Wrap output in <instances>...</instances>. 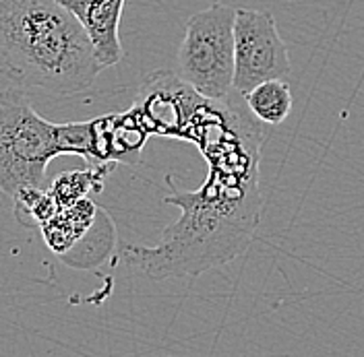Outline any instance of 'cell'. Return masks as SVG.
I'll use <instances>...</instances> for the list:
<instances>
[{
  "label": "cell",
  "mask_w": 364,
  "mask_h": 357,
  "mask_svg": "<svg viewBox=\"0 0 364 357\" xmlns=\"http://www.w3.org/2000/svg\"><path fill=\"white\" fill-rule=\"evenodd\" d=\"M249 112L267 126L282 124L292 112V91L286 79H269L242 95Z\"/></svg>",
  "instance_id": "30bf717a"
},
{
  "label": "cell",
  "mask_w": 364,
  "mask_h": 357,
  "mask_svg": "<svg viewBox=\"0 0 364 357\" xmlns=\"http://www.w3.org/2000/svg\"><path fill=\"white\" fill-rule=\"evenodd\" d=\"M234 17L236 9L213 2L184 27L176 75L207 99L234 93Z\"/></svg>",
  "instance_id": "277c9868"
},
{
  "label": "cell",
  "mask_w": 364,
  "mask_h": 357,
  "mask_svg": "<svg viewBox=\"0 0 364 357\" xmlns=\"http://www.w3.org/2000/svg\"><path fill=\"white\" fill-rule=\"evenodd\" d=\"M13 201H15V217L25 227H40L58 211V204L52 199L50 190L46 192L44 188H36V186L19 190L13 197Z\"/></svg>",
  "instance_id": "7c38bea8"
},
{
  "label": "cell",
  "mask_w": 364,
  "mask_h": 357,
  "mask_svg": "<svg viewBox=\"0 0 364 357\" xmlns=\"http://www.w3.org/2000/svg\"><path fill=\"white\" fill-rule=\"evenodd\" d=\"M70 11L90 38L100 68L118 65L124 56L120 44V19L127 0H56Z\"/></svg>",
  "instance_id": "52a82bcc"
},
{
  "label": "cell",
  "mask_w": 364,
  "mask_h": 357,
  "mask_svg": "<svg viewBox=\"0 0 364 357\" xmlns=\"http://www.w3.org/2000/svg\"><path fill=\"white\" fill-rule=\"evenodd\" d=\"M58 155L60 124L44 120L19 87L0 91V192L13 199L23 188H44L46 167Z\"/></svg>",
  "instance_id": "3957f363"
},
{
  "label": "cell",
  "mask_w": 364,
  "mask_h": 357,
  "mask_svg": "<svg viewBox=\"0 0 364 357\" xmlns=\"http://www.w3.org/2000/svg\"><path fill=\"white\" fill-rule=\"evenodd\" d=\"M102 72L77 17L56 0H0V79L75 95Z\"/></svg>",
  "instance_id": "7a4b0ae2"
},
{
  "label": "cell",
  "mask_w": 364,
  "mask_h": 357,
  "mask_svg": "<svg viewBox=\"0 0 364 357\" xmlns=\"http://www.w3.org/2000/svg\"><path fill=\"white\" fill-rule=\"evenodd\" d=\"M292 72L288 45L282 40L269 11L236 9L234 17V91L247 95L269 79H288Z\"/></svg>",
  "instance_id": "5b68a950"
},
{
  "label": "cell",
  "mask_w": 364,
  "mask_h": 357,
  "mask_svg": "<svg viewBox=\"0 0 364 357\" xmlns=\"http://www.w3.org/2000/svg\"><path fill=\"white\" fill-rule=\"evenodd\" d=\"M199 95L172 70H156L147 75L139 87L135 108L149 134L182 138L193 112L201 104Z\"/></svg>",
  "instance_id": "8992f818"
},
{
  "label": "cell",
  "mask_w": 364,
  "mask_h": 357,
  "mask_svg": "<svg viewBox=\"0 0 364 357\" xmlns=\"http://www.w3.org/2000/svg\"><path fill=\"white\" fill-rule=\"evenodd\" d=\"M193 116L186 141L195 143L209 165L199 190H178L166 176L164 202L181 209L156 246H124L122 258L149 279L195 277L249 250L261 219L259 157L265 131L234 91L226 99H207Z\"/></svg>",
  "instance_id": "6da1fadb"
},
{
  "label": "cell",
  "mask_w": 364,
  "mask_h": 357,
  "mask_svg": "<svg viewBox=\"0 0 364 357\" xmlns=\"http://www.w3.org/2000/svg\"><path fill=\"white\" fill-rule=\"evenodd\" d=\"M114 244H116V229L112 219L104 209H97V215L90 229L85 231V236L60 256L70 267L91 268L100 265L112 252Z\"/></svg>",
  "instance_id": "9c48e42d"
},
{
  "label": "cell",
  "mask_w": 364,
  "mask_h": 357,
  "mask_svg": "<svg viewBox=\"0 0 364 357\" xmlns=\"http://www.w3.org/2000/svg\"><path fill=\"white\" fill-rule=\"evenodd\" d=\"M95 215H97V207L87 197L58 209L46 224L40 225L48 248H52L58 256L65 254L70 246L77 244L85 236Z\"/></svg>",
  "instance_id": "ba28073f"
},
{
  "label": "cell",
  "mask_w": 364,
  "mask_h": 357,
  "mask_svg": "<svg viewBox=\"0 0 364 357\" xmlns=\"http://www.w3.org/2000/svg\"><path fill=\"white\" fill-rule=\"evenodd\" d=\"M110 172H112V163H102V165H91L90 170H73L67 174H60L52 182L50 194L56 201L58 209L68 207L73 202L85 199L90 192H100L104 180Z\"/></svg>",
  "instance_id": "8fae6325"
}]
</instances>
